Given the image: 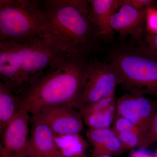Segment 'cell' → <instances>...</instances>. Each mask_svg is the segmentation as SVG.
<instances>
[{"mask_svg": "<svg viewBox=\"0 0 157 157\" xmlns=\"http://www.w3.org/2000/svg\"><path fill=\"white\" fill-rule=\"evenodd\" d=\"M30 121L45 124L55 135L80 134L83 130L84 124L79 111L69 106H59L44 109L31 116Z\"/></svg>", "mask_w": 157, "mask_h": 157, "instance_id": "cell-8", "label": "cell"}, {"mask_svg": "<svg viewBox=\"0 0 157 157\" xmlns=\"http://www.w3.org/2000/svg\"><path fill=\"white\" fill-rule=\"evenodd\" d=\"M130 157H154L153 155L149 153L146 149L138 147L131 153Z\"/></svg>", "mask_w": 157, "mask_h": 157, "instance_id": "cell-23", "label": "cell"}, {"mask_svg": "<svg viewBox=\"0 0 157 157\" xmlns=\"http://www.w3.org/2000/svg\"><path fill=\"white\" fill-rule=\"evenodd\" d=\"M114 132L120 141L123 151L139 147L140 146L142 139L140 135L132 132Z\"/></svg>", "mask_w": 157, "mask_h": 157, "instance_id": "cell-17", "label": "cell"}, {"mask_svg": "<svg viewBox=\"0 0 157 157\" xmlns=\"http://www.w3.org/2000/svg\"><path fill=\"white\" fill-rule=\"evenodd\" d=\"M100 157H113V156H110V155H104V156H102Z\"/></svg>", "mask_w": 157, "mask_h": 157, "instance_id": "cell-24", "label": "cell"}, {"mask_svg": "<svg viewBox=\"0 0 157 157\" xmlns=\"http://www.w3.org/2000/svg\"><path fill=\"white\" fill-rule=\"evenodd\" d=\"M157 110V99L142 95L126 92L117 99L116 115L132 122L142 132L143 138L150 128Z\"/></svg>", "mask_w": 157, "mask_h": 157, "instance_id": "cell-7", "label": "cell"}, {"mask_svg": "<svg viewBox=\"0 0 157 157\" xmlns=\"http://www.w3.org/2000/svg\"><path fill=\"white\" fill-rule=\"evenodd\" d=\"M21 109L20 97L2 82H0V134Z\"/></svg>", "mask_w": 157, "mask_h": 157, "instance_id": "cell-15", "label": "cell"}, {"mask_svg": "<svg viewBox=\"0 0 157 157\" xmlns=\"http://www.w3.org/2000/svg\"><path fill=\"white\" fill-rule=\"evenodd\" d=\"M27 157H63L57 146L55 135L45 124L30 121Z\"/></svg>", "mask_w": 157, "mask_h": 157, "instance_id": "cell-12", "label": "cell"}, {"mask_svg": "<svg viewBox=\"0 0 157 157\" xmlns=\"http://www.w3.org/2000/svg\"><path fill=\"white\" fill-rule=\"evenodd\" d=\"M115 93L78 110L84 124L89 128H111L116 113Z\"/></svg>", "mask_w": 157, "mask_h": 157, "instance_id": "cell-11", "label": "cell"}, {"mask_svg": "<svg viewBox=\"0 0 157 157\" xmlns=\"http://www.w3.org/2000/svg\"><path fill=\"white\" fill-rule=\"evenodd\" d=\"M90 16L98 36L103 40L110 39L113 32L110 19L120 6L119 0H89Z\"/></svg>", "mask_w": 157, "mask_h": 157, "instance_id": "cell-13", "label": "cell"}, {"mask_svg": "<svg viewBox=\"0 0 157 157\" xmlns=\"http://www.w3.org/2000/svg\"><path fill=\"white\" fill-rule=\"evenodd\" d=\"M146 25L148 33L157 34V10L152 7L147 9Z\"/></svg>", "mask_w": 157, "mask_h": 157, "instance_id": "cell-20", "label": "cell"}, {"mask_svg": "<svg viewBox=\"0 0 157 157\" xmlns=\"http://www.w3.org/2000/svg\"><path fill=\"white\" fill-rule=\"evenodd\" d=\"M111 128L115 132H132L140 135L143 139V134L139 129L132 122L121 117L115 115L113 124Z\"/></svg>", "mask_w": 157, "mask_h": 157, "instance_id": "cell-18", "label": "cell"}, {"mask_svg": "<svg viewBox=\"0 0 157 157\" xmlns=\"http://www.w3.org/2000/svg\"><path fill=\"white\" fill-rule=\"evenodd\" d=\"M91 59L89 56L70 54L59 59L19 95L21 109L31 116L59 106L76 109Z\"/></svg>", "mask_w": 157, "mask_h": 157, "instance_id": "cell-1", "label": "cell"}, {"mask_svg": "<svg viewBox=\"0 0 157 157\" xmlns=\"http://www.w3.org/2000/svg\"><path fill=\"white\" fill-rule=\"evenodd\" d=\"M48 37L37 0L0 1V42L29 43Z\"/></svg>", "mask_w": 157, "mask_h": 157, "instance_id": "cell-5", "label": "cell"}, {"mask_svg": "<svg viewBox=\"0 0 157 157\" xmlns=\"http://www.w3.org/2000/svg\"><path fill=\"white\" fill-rule=\"evenodd\" d=\"M146 10H138L127 4L121 5L110 19V28L119 33L122 39L130 36L134 39L141 40L146 25Z\"/></svg>", "mask_w": 157, "mask_h": 157, "instance_id": "cell-10", "label": "cell"}, {"mask_svg": "<svg viewBox=\"0 0 157 157\" xmlns=\"http://www.w3.org/2000/svg\"><path fill=\"white\" fill-rule=\"evenodd\" d=\"M157 141V110L153 120L150 128L144 137L139 147L147 149Z\"/></svg>", "mask_w": 157, "mask_h": 157, "instance_id": "cell-19", "label": "cell"}, {"mask_svg": "<svg viewBox=\"0 0 157 157\" xmlns=\"http://www.w3.org/2000/svg\"><path fill=\"white\" fill-rule=\"evenodd\" d=\"M106 61L114 63L127 92L157 99V54L144 44H126L110 48Z\"/></svg>", "mask_w": 157, "mask_h": 157, "instance_id": "cell-4", "label": "cell"}, {"mask_svg": "<svg viewBox=\"0 0 157 157\" xmlns=\"http://www.w3.org/2000/svg\"><path fill=\"white\" fill-rule=\"evenodd\" d=\"M67 54L48 37L29 43L0 42L1 81L20 95Z\"/></svg>", "mask_w": 157, "mask_h": 157, "instance_id": "cell-3", "label": "cell"}, {"mask_svg": "<svg viewBox=\"0 0 157 157\" xmlns=\"http://www.w3.org/2000/svg\"><path fill=\"white\" fill-rule=\"evenodd\" d=\"M55 140L63 157H87L89 143L80 134L55 135Z\"/></svg>", "mask_w": 157, "mask_h": 157, "instance_id": "cell-16", "label": "cell"}, {"mask_svg": "<svg viewBox=\"0 0 157 157\" xmlns=\"http://www.w3.org/2000/svg\"><path fill=\"white\" fill-rule=\"evenodd\" d=\"M31 116L21 109L4 131L0 144V157H27Z\"/></svg>", "mask_w": 157, "mask_h": 157, "instance_id": "cell-9", "label": "cell"}, {"mask_svg": "<svg viewBox=\"0 0 157 157\" xmlns=\"http://www.w3.org/2000/svg\"><path fill=\"white\" fill-rule=\"evenodd\" d=\"M122 79L120 71L115 63L92 59L89 73L76 109L79 110L115 93Z\"/></svg>", "mask_w": 157, "mask_h": 157, "instance_id": "cell-6", "label": "cell"}, {"mask_svg": "<svg viewBox=\"0 0 157 157\" xmlns=\"http://www.w3.org/2000/svg\"><path fill=\"white\" fill-rule=\"evenodd\" d=\"M86 140L92 147V157L114 155L123 152L121 144L112 128H89Z\"/></svg>", "mask_w": 157, "mask_h": 157, "instance_id": "cell-14", "label": "cell"}, {"mask_svg": "<svg viewBox=\"0 0 157 157\" xmlns=\"http://www.w3.org/2000/svg\"><path fill=\"white\" fill-rule=\"evenodd\" d=\"M120 4H127L138 10H147L152 8L155 1L152 0H119Z\"/></svg>", "mask_w": 157, "mask_h": 157, "instance_id": "cell-21", "label": "cell"}, {"mask_svg": "<svg viewBox=\"0 0 157 157\" xmlns=\"http://www.w3.org/2000/svg\"><path fill=\"white\" fill-rule=\"evenodd\" d=\"M49 38L70 54L89 57L102 39L90 16L89 0H37Z\"/></svg>", "mask_w": 157, "mask_h": 157, "instance_id": "cell-2", "label": "cell"}, {"mask_svg": "<svg viewBox=\"0 0 157 157\" xmlns=\"http://www.w3.org/2000/svg\"><path fill=\"white\" fill-rule=\"evenodd\" d=\"M146 46L157 54V34L147 33L145 38Z\"/></svg>", "mask_w": 157, "mask_h": 157, "instance_id": "cell-22", "label": "cell"}]
</instances>
